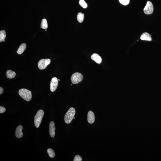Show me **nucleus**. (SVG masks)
Returning a JSON list of instances; mask_svg holds the SVG:
<instances>
[{
    "instance_id": "obj_3",
    "label": "nucleus",
    "mask_w": 161,
    "mask_h": 161,
    "mask_svg": "<svg viewBox=\"0 0 161 161\" xmlns=\"http://www.w3.org/2000/svg\"><path fill=\"white\" fill-rule=\"evenodd\" d=\"M44 115V111L43 110H40L37 112L36 115L34 116V124L37 128L39 127Z\"/></svg>"
},
{
    "instance_id": "obj_23",
    "label": "nucleus",
    "mask_w": 161,
    "mask_h": 161,
    "mask_svg": "<svg viewBox=\"0 0 161 161\" xmlns=\"http://www.w3.org/2000/svg\"><path fill=\"white\" fill-rule=\"evenodd\" d=\"M3 91H4V89L2 87H0V95H1L3 94Z\"/></svg>"
},
{
    "instance_id": "obj_22",
    "label": "nucleus",
    "mask_w": 161,
    "mask_h": 161,
    "mask_svg": "<svg viewBox=\"0 0 161 161\" xmlns=\"http://www.w3.org/2000/svg\"><path fill=\"white\" fill-rule=\"evenodd\" d=\"M5 111H6V109L5 107L2 106H0V114L4 113Z\"/></svg>"
},
{
    "instance_id": "obj_10",
    "label": "nucleus",
    "mask_w": 161,
    "mask_h": 161,
    "mask_svg": "<svg viewBox=\"0 0 161 161\" xmlns=\"http://www.w3.org/2000/svg\"><path fill=\"white\" fill-rule=\"evenodd\" d=\"M23 126L22 125H19L17 126L15 131V135L18 138H21L23 135L22 130Z\"/></svg>"
},
{
    "instance_id": "obj_24",
    "label": "nucleus",
    "mask_w": 161,
    "mask_h": 161,
    "mask_svg": "<svg viewBox=\"0 0 161 161\" xmlns=\"http://www.w3.org/2000/svg\"><path fill=\"white\" fill-rule=\"evenodd\" d=\"M58 81H60V79H58Z\"/></svg>"
},
{
    "instance_id": "obj_15",
    "label": "nucleus",
    "mask_w": 161,
    "mask_h": 161,
    "mask_svg": "<svg viewBox=\"0 0 161 161\" xmlns=\"http://www.w3.org/2000/svg\"><path fill=\"white\" fill-rule=\"evenodd\" d=\"M6 37V34L5 31L2 30L0 31V42L3 41L5 39Z\"/></svg>"
},
{
    "instance_id": "obj_1",
    "label": "nucleus",
    "mask_w": 161,
    "mask_h": 161,
    "mask_svg": "<svg viewBox=\"0 0 161 161\" xmlns=\"http://www.w3.org/2000/svg\"><path fill=\"white\" fill-rule=\"evenodd\" d=\"M19 94L22 98L27 101H29L31 99V92L28 90L25 89H21L19 90Z\"/></svg>"
},
{
    "instance_id": "obj_21",
    "label": "nucleus",
    "mask_w": 161,
    "mask_h": 161,
    "mask_svg": "<svg viewBox=\"0 0 161 161\" xmlns=\"http://www.w3.org/2000/svg\"><path fill=\"white\" fill-rule=\"evenodd\" d=\"M82 161V158L81 157L78 155H76L75 156L74 160V161Z\"/></svg>"
},
{
    "instance_id": "obj_19",
    "label": "nucleus",
    "mask_w": 161,
    "mask_h": 161,
    "mask_svg": "<svg viewBox=\"0 0 161 161\" xmlns=\"http://www.w3.org/2000/svg\"><path fill=\"white\" fill-rule=\"evenodd\" d=\"M79 5L84 8H86L87 7V3L84 1V0H80L79 1Z\"/></svg>"
},
{
    "instance_id": "obj_4",
    "label": "nucleus",
    "mask_w": 161,
    "mask_h": 161,
    "mask_svg": "<svg viewBox=\"0 0 161 161\" xmlns=\"http://www.w3.org/2000/svg\"><path fill=\"white\" fill-rule=\"evenodd\" d=\"M83 79L82 75L81 73H75L72 75L71 80L73 84H77L82 82Z\"/></svg>"
},
{
    "instance_id": "obj_2",
    "label": "nucleus",
    "mask_w": 161,
    "mask_h": 161,
    "mask_svg": "<svg viewBox=\"0 0 161 161\" xmlns=\"http://www.w3.org/2000/svg\"><path fill=\"white\" fill-rule=\"evenodd\" d=\"M75 114V109L71 107L67 112L64 117V121L66 124H69L74 118Z\"/></svg>"
},
{
    "instance_id": "obj_16",
    "label": "nucleus",
    "mask_w": 161,
    "mask_h": 161,
    "mask_svg": "<svg viewBox=\"0 0 161 161\" xmlns=\"http://www.w3.org/2000/svg\"><path fill=\"white\" fill-rule=\"evenodd\" d=\"M41 27L43 29H46L48 27L47 21L46 19H43L41 23Z\"/></svg>"
},
{
    "instance_id": "obj_6",
    "label": "nucleus",
    "mask_w": 161,
    "mask_h": 161,
    "mask_svg": "<svg viewBox=\"0 0 161 161\" xmlns=\"http://www.w3.org/2000/svg\"><path fill=\"white\" fill-rule=\"evenodd\" d=\"M153 6L151 2L147 1L144 8V13L146 14H150L153 13Z\"/></svg>"
},
{
    "instance_id": "obj_9",
    "label": "nucleus",
    "mask_w": 161,
    "mask_h": 161,
    "mask_svg": "<svg viewBox=\"0 0 161 161\" xmlns=\"http://www.w3.org/2000/svg\"><path fill=\"white\" fill-rule=\"evenodd\" d=\"M87 120L90 124H93L95 122V115L94 113L91 111H90L88 114Z\"/></svg>"
},
{
    "instance_id": "obj_26",
    "label": "nucleus",
    "mask_w": 161,
    "mask_h": 161,
    "mask_svg": "<svg viewBox=\"0 0 161 161\" xmlns=\"http://www.w3.org/2000/svg\"><path fill=\"white\" fill-rule=\"evenodd\" d=\"M45 31H47V30H45Z\"/></svg>"
},
{
    "instance_id": "obj_7",
    "label": "nucleus",
    "mask_w": 161,
    "mask_h": 161,
    "mask_svg": "<svg viewBox=\"0 0 161 161\" xmlns=\"http://www.w3.org/2000/svg\"><path fill=\"white\" fill-rule=\"evenodd\" d=\"M58 79L57 78L54 77L52 79L50 83V90L54 92L57 89L58 85Z\"/></svg>"
},
{
    "instance_id": "obj_25",
    "label": "nucleus",
    "mask_w": 161,
    "mask_h": 161,
    "mask_svg": "<svg viewBox=\"0 0 161 161\" xmlns=\"http://www.w3.org/2000/svg\"><path fill=\"white\" fill-rule=\"evenodd\" d=\"M75 117H74V119H75Z\"/></svg>"
},
{
    "instance_id": "obj_13",
    "label": "nucleus",
    "mask_w": 161,
    "mask_h": 161,
    "mask_svg": "<svg viewBox=\"0 0 161 161\" xmlns=\"http://www.w3.org/2000/svg\"><path fill=\"white\" fill-rule=\"evenodd\" d=\"M7 77L8 78L12 79L14 78L16 75V73L14 71L8 70L7 71L6 73Z\"/></svg>"
},
{
    "instance_id": "obj_18",
    "label": "nucleus",
    "mask_w": 161,
    "mask_h": 161,
    "mask_svg": "<svg viewBox=\"0 0 161 161\" xmlns=\"http://www.w3.org/2000/svg\"><path fill=\"white\" fill-rule=\"evenodd\" d=\"M47 153L51 158H53L55 156V153L54 151L51 149H48L47 150Z\"/></svg>"
},
{
    "instance_id": "obj_12",
    "label": "nucleus",
    "mask_w": 161,
    "mask_h": 161,
    "mask_svg": "<svg viewBox=\"0 0 161 161\" xmlns=\"http://www.w3.org/2000/svg\"><path fill=\"white\" fill-rule=\"evenodd\" d=\"M141 39L142 40L148 41H151L152 40L150 34L146 32H145L142 34L141 36Z\"/></svg>"
},
{
    "instance_id": "obj_11",
    "label": "nucleus",
    "mask_w": 161,
    "mask_h": 161,
    "mask_svg": "<svg viewBox=\"0 0 161 161\" xmlns=\"http://www.w3.org/2000/svg\"><path fill=\"white\" fill-rule=\"evenodd\" d=\"M91 58L98 64H100L102 62L101 57L97 54H94L91 56Z\"/></svg>"
},
{
    "instance_id": "obj_8",
    "label": "nucleus",
    "mask_w": 161,
    "mask_h": 161,
    "mask_svg": "<svg viewBox=\"0 0 161 161\" xmlns=\"http://www.w3.org/2000/svg\"><path fill=\"white\" fill-rule=\"evenodd\" d=\"M55 124L54 122H51L49 124V134L51 137L53 138H54V136L55 135Z\"/></svg>"
},
{
    "instance_id": "obj_20",
    "label": "nucleus",
    "mask_w": 161,
    "mask_h": 161,
    "mask_svg": "<svg viewBox=\"0 0 161 161\" xmlns=\"http://www.w3.org/2000/svg\"><path fill=\"white\" fill-rule=\"evenodd\" d=\"M122 5H128L130 3V0H119Z\"/></svg>"
},
{
    "instance_id": "obj_5",
    "label": "nucleus",
    "mask_w": 161,
    "mask_h": 161,
    "mask_svg": "<svg viewBox=\"0 0 161 161\" xmlns=\"http://www.w3.org/2000/svg\"><path fill=\"white\" fill-rule=\"evenodd\" d=\"M51 63V60L50 59H42L39 62L38 66L40 69H45Z\"/></svg>"
},
{
    "instance_id": "obj_17",
    "label": "nucleus",
    "mask_w": 161,
    "mask_h": 161,
    "mask_svg": "<svg viewBox=\"0 0 161 161\" xmlns=\"http://www.w3.org/2000/svg\"><path fill=\"white\" fill-rule=\"evenodd\" d=\"M84 14L80 12L79 13L77 16L78 21L80 23H82L84 20Z\"/></svg>"
},
{
    "instance_id": "obj_14",
    "label": "nucleus",
    "mask_w": 161,
    "mask_h": 161,
    "mask_svg": "<svg viewBox=\"0 0 161 161\" xmlns=\"http://www.w3.org/2000/svg\"><path fill=\"white\" fill-rule=\"evenodd\" d=\"M26 45L25 43H23L20 45L17 51V54H21L24 52L25 50L26 49Z\"/></svg>"
}]
</instances>
